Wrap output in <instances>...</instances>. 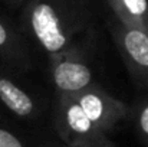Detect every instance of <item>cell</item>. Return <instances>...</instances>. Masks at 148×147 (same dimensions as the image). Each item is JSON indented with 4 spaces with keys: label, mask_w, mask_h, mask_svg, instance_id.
Here are the masks:
<instances>
[{
    "label": "cell",
    "mask_w": 148,
    "mask_h": 147,
    "mask_svg": "<svg viewBox=\"0 0 148 147\" xmlns=\"http://www.w3.org/2000/svg\"><path fill=\"white\" fill-rule=\"evenodd\" d=\"M91 0H29L20 14L25 35L48 58L89 38Z\"/></svg>",
    "instance_id": "cell-1"
},
{
    "label": "cell",
    "mask_w": 148,
    "mask_h": 147,
    "mask_svg": "<svg viewBox=\"0 0 148 147\" xmlns=\"http://www.w3.org/2000/svg\"><path fill=\"white\" fill-rule=\"evenodd\" d=\"M52 126L63 147H116L109 134L89 118L73 94L56 95Z\"/></svg>",
    "instance_id": "cell-2"
},
{
    "label": "cell",
    "mask_w": 148,
    "mask_h": 147,
    "mask_svg": "<svg viewBox=\"0 0 148 147\" xmlns=\"http://www.w3.org/2000/svg\"><path fill=\"white\" fill-rule=\"evenodd\" d=\"M88 45L89 38L49 58L50 78L56 95L78 94L95 82Z\"/></svg>",
    "instance_id": "cell-3"
},
{
    "label": "cell",
    "mask_w": 148,
    "mask_h": 147,
    "mask_svg": "<svg viewBox=\"0 0 148 147\" xmlns=\"http://www.w3.org/2000/svg\"><path fill=\"white\" fill-rule=\"evenodd\" d=\"M109 30L134 84L148 92V32L125 26L115 17L109 22Z\"/></svg>",
    "instance_id": "cell-4"
},
{
    "label": "cell",
    "mask_w": 148,
    "mask_h": 147,
    "mask_svg": "<svg viewBox=\"0 0 148 147\" xmlns=\"http://www.w3.org/2000/svg\"><path fill=\"white\" fill-rule=\"evenodd\" d=\"M73 95L89 118L108 134H111L119 123L130 117L131 107L108 94L97 82Z\"/></svg>",
    "instance_id": "cell-5"
},
{
    "label": "cell",
    "mask_w": 148,
    "mask_h": 147,
    "mask_svg": "<svg viewBox=\"0 0 148 147\" xmlns=\"http://www.w3.org/2000/svg\"><path fill=\"white\" fill-rule=\"evenodd\" d=\"M0 104L16 120L23 123H38L43 115L39 99L33 97L13 77L0 69Z\"/></svg>",
    "instance_id": "cell-6"
},
{
    "label": "cell",
    "mask_w": 148,
    "mask_h": 147,
    "mask_svg": "<svg viewBox=\"0 0 148 147\" xmlns=\"http://www.w3.org/2000/svg\"><path fill=\"white\" fill-rule=\"evenodd\" d=\"M0 59L17 69H27L32 63L30 52L23 35L0 17Z\"/></svg>",
    "instance_id": "cell-7"
},
{
    "label": "cell",
    "mask_w": 148,
    "mask_h": 147,
    "mask_svg": "<svg viewBox=\"0 0 148 147\" xmlns=\"http://www.w3.org/2000/svg\"><path fill=\"white\" fill-rule=\"evenodd\" d=\"M106 6L125 26L148 32V0H108Z\"/></svg>",
    "instance_id": "cell-8"
},
{
    "label": "cell",
    "mask_w": 148,
    "mask_h": 147,
    "mask_svg": "<svg viewBox=\"0 0 148 147\" xmlns=\"http://www.w3.org/2000/svg\"><path fill=\"white\" fill-rule=\"evenodd\" d=\"M130 118L132 120L138 140L144 147H148V92L135 99L130 111Z\"/></svg>",
    "instance_id": "cell-9"
},
{
    "label": "cell",
    "mask_w": 148,
    "mask_h": 147,
    "mask_svg": "<svg viewBox=\"0 0 148 147\" xmlns=\"http://www.w3.org/2000/svg\"><path fill=\"white\" fill-rule=\"evenodd\" d=\"M0 147H45L32 139H26L20 133L0 126Z\"/></svg>",
    "instance_id": "cell-10"
},
{
    "label": "cell",
    "mask_w": 148,
    "mask_h": 147,
    "mask_svg": "<svg viewBox=\"0 0 148 147\" xmlns=\"http://www.w3.org/2000/svg\"><path fill=\"white\" fill-rule=\"evenodd\" d=\"M4 1H7L10 4H19V3H23L25 0H4Z\"/></svg>",
    "instance_id": "cell-11"
},
{
    "label": "cell",
    "mask_w": 148,
    "mask_h": 147,
    "mask_svg": "<svg viewBox=\"0 0 148 147\" xmlns=\"http://www.w3.org/2000/svg\"><path fill=\"white\" fill-rule=\"evenodd\" d=\"M103 1H105V3H106V1H108V0H103Z\"/></svg>",
    "instance_id": "cell-12"
}]
</instances>
